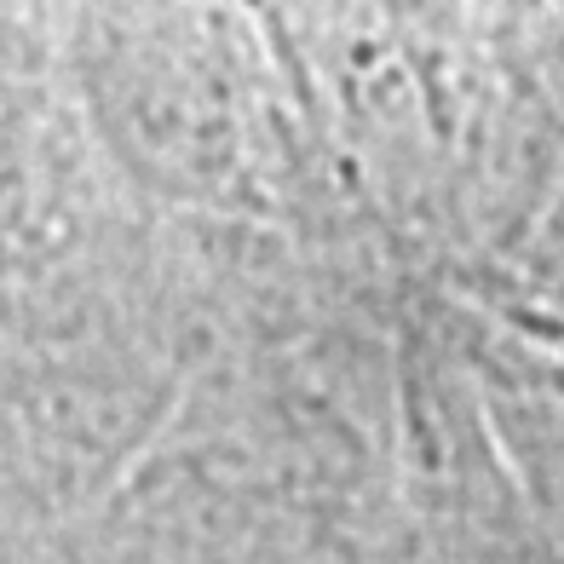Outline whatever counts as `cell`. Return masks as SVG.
<instances>
[{"instance_id":"1","label":"cell","mask_w":564,"mask_h":564,"mask_svg":"<svg viewBox=\"0 0 564 564\" xmlns=\"http://www.w3.org/2000/svg\"><path fill=\"white\" fill-rule=\"evenodd\" d=\"M369 564H564V547L507 495L444 490L392 524Z\"/></svg>"}]
</instances>
